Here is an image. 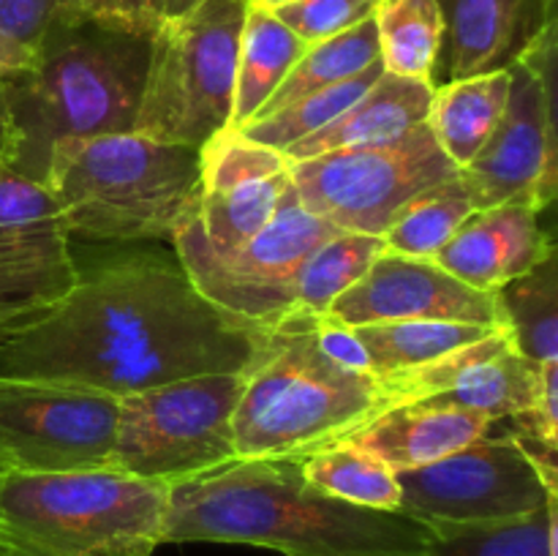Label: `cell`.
Segmentation results:
<instances>
[{
	"label": "cell",
	"instance_id": "6da1fadb",
	"mask_svg": "<svg viewBox=\"0 0 558 556\" xmlns=\"http://www.w3.org/2000/svg\"><path fill=\"white\" fill-rule=\"evenodd\" d=\"M270 333L213 305L178 254L120 251L80 267L58 303L0 333V379L123 398L199 374H245Z\"/></svg>",
	"mask_w": 558,
	"mask_h": 556
},
{
	"label": "cell",
	"instance_id": "7a4b0ae2",
	"mask_svg": "<svg viewBox=\"0 0 558 556\" xmlns=\"http://www.w3.org/2000/svg\"><path fill=\"white\" fill-rule=\"evenodd\" d=\"M163 543H240L287 556H428L430 527L325 494L300 461H232L169 485Z\"/></svg>",
	"mask_w": 558,
	"mask_h": 556
},
{
	"label": "cell",
	"instance_id": "3957f363",
	"mask_svg": "<svg viewBox=\"0 0 558 556\" xmlns=\"http://www.w3.org/2000/svg\"><path fill=\"white\" fill-rule=\"evenodd\" d=\"M156 27L90 11L54 20L31 63L0 82L9 129L3 167L44 183L65 142L134 131Z\"/></svg>",
	"mask_w": 558,
	"mask_h": 556
},
{
	"label": "cell",
	"instance_id": "277c9868",
	"mask_svg": "<svg viewBox=\"0 0 558 556\" xmlns=\"http://www.w3.org/2000/svg\"><path fill=\"white\" fill-rule=\"evenodd\" d=\"M311 314L283 316L245 371L232 418L240 461H303L385 412L379 379L322 352Z\"/></svg>",
	"mask_w": 558,
	"mask_h": 556
},
{
	"label": "cell",
	"instance_id": "5b68a950",
	"mask_svg": "<svg viewBox=\"0 0 558 556\" xmlns=\"http://www.w3.org/2000/svg\"><path fill=\"white\" fill-rule=\"evenodd\" d=\"M44 185L69 238L93 243L172 238L199 210V150L136 131L65 142L52 153Z\"/></svg>",
	"mask_w": 558,
	"mask_h": 556
},
{
	"label": "cell",
	"instance_id": "8992f818",
	"mask_svg": "<svg viewBox=\"0 0 558 556\" xmlns=\"http://www.w3.org/2000/svg\"><path fill=\"white\" fill-rule=\"evenodd\" d=\"M169 485L120 469L5 472L0 551L9 556H153Z\"/></svg>",
	"mask_w": 558,
	"mask_h": 556
},
{
	"label": "cell",
	"instance_id": "52a82bcc",
	"mask_svg": "<svg viewBox=\"0 0 558 556\" xmlns=\"http://www.w3.org/2000/svg\"><path fill=\"white\" fill-rule=\"evenodd\" d=\"M245 11V0H202L156 27L136 134L202 150L229 129Z\"/></svg>",
	"mask_w": 558,
	"mask_h": 556
},
{
	"label": "cell",
	"instance_id": "ba28073f",
	"mask_svg": "<svg viewBox=\"0 0 558 556\" xmlns=\"http://www.w3.org/2000/svg\"><path fill=\"white\" fill-rule=\"evenodd\" d=\"M245 374H199L118 398L112 469L174 485L238 461L232 418Z\"/></svg>",
	"mask_w": 558,
	"mask_h": 556
},
{
	"label": "cell",
	"instance_id": "9c48e42d",
	"mask_svg": "<svg viewBox=\"0 0 558 556\" xmlns=\"http://www.w3.org/2000/svg\"><path fill=\"white\" fill-rule=\"evenodd\" d=\"M336 232L289 185L270 221L229 254H216L207 245L196 213L174 229L172 243L194 287L213 305L238 319L276 327L283 316L294 314L298 276L305 259Z\"/></svg>",
	"mask_w": 558,
	"mask_h": 556
},
{
	"label": "cell",
	"instance_id": "30bf717a",
	"mask_svg": "<svg viewBox=\"0 0 558 556\" xmlns=\"http://www.w3.org/2000/svg\"><path fill=\"white\" fill-rule=\"evenodd\" d=\"M428 123L392 142L322 153L289 164L300 202L341 232L381 238L396 213L423 191L458 178Z\"/></svg>",
	"mask_w": 558,
	"mask_h": 556
},
{
	"label": "cell",
	"instance_id": "8fae6325",
	"mask_svg": "<svg viewBox=\"0 0 558 556\" xmlns=\"http://www.w3.org/2000/svg\"><path fill=\"white\" fill-rule=\"evenodd\" d=\"M461 178L477 210L518 202L539 213L556 200V27L510 65L505 112Z\"/></svg>",
	"mask_w": 558,
	"mask_h": 556
},
{
	"label": "cell",
	"instance_id": "7c38bea8",
	"mask_svg": "<svg viewBox=\"0 0 558 556\" xmlns=\"http://www.w3.org/2000/svg\"><path fill=\"white\" fill-rule=\"evenodd\" d=\"M396 478L401 485L398 512L425 523L505 521L556 501L523 447L510 434L490 436V431L439 461L396 472Z\"/></svg>",
	"mask_w": 558,
	"mask_h": 556
},
{
	"label": "cell",
	"instance_id": "4fadbf2b",
	"mask_svg": "<svg viewBox=\"0 0 558 556\" xmlns=\"http://www.w3.org/2000/svg\"><path fill=\"white\" fill-rule=\"evenodd\" d=\"M120 401L52 382L0 379V461L9 472L112 467Z\"/></svg>",
	"mask_w": 558,
	"mask_h": 556
},
{
	"label": "cell",
	"instance_id": "5bb4252c",
	"mask_svg": "<svg viewBox=\"0 0 558 556\" xmlns=\"http://www.w3.org/2000/svg\"><path fill=\"white\" fill-rule=\"evenodd\" d=\"M76 270L69 229L47 185L0 164V333L58 303Z\"/></svg>",
	"mask_w": 558,
	"mask_h": 556
},
{
	"label": "cell",
	"instance_id": "9a60e30c",
	"mask_svg": "<svg viewBox=\"0 0 558 556\" xmlns=\"http://www.w3.org/2000/svg\"><path fill=\"white\" fill-rule=\"evenodd\" d=\"M539 387L543 371L518 352L507 330L379 379L385 412L403 403H439L485 414L494 423L537 407Z\"/></svg>",
	"mask_w": 558,
	"mask_h": 556
},
{
	"label": "cell",
	"instance_id": "2e32d148",
	"mask_svg": "<svg viewBox=\"0 0 558 556\" xmlns=\"http://www.w3.org/2000/svg\"><path fill=\"white\" fill-rule=\"evenodd\" d=\"M199 216L207 245L229 254L254 238L292 185L289 161L278 150L223 129L199 150Z\"/></svg>",
	"mask_w": 558,
	"mask_h": 556
},
{
	"label": "cell",
	"instance_id": "e0dca14e",
	"mask_svg": "<svg viewBox=\"0 0 558 556\" xmlns=\"http://www.w3.org/2000/svg\"><path fill=\"white\" fill-rule=\"evenodd\" d=\"M349 327L379 322H472L501 327L496 292H477L430 259L385 251L327 311Z\"/></svg>",
	"mask_w": 558,
	"mask_h": 556
},
{
	"label": "cell",
	"instance_id": "ac0fdd59",
	"mask_svg": "<svg viewBox=\"0 0 558 556\" xmlns=\"http://www.w3.org/2000/svg\"><path fill=\"white\" fill-rule=\"evenodd\" d=\"M441 52L434 87L507 71L556 27V0H436Z\"/></svg>",
	"mask_w": 558,
	"mask_h": 556
},
{
	"label": "cell",
	"instance_id": "d6986e66",
	"mask_svg": "<svg viewBox=\"0 0 558 556\" xmlns=\"http://www.w3.org/2000/svg\"><path fill=\"white\" fill-rule=\"evenodd\" d=\"M494 420L485 414L439 403H403L376 414L338 442L379 458L392 472L425 467L485 436Z\"/></svg>",
	"mask_w": 558,
	"mask_h": 556
},
{
	"label": "cell",
	"instance_id": "ffe728a7",
	"mask_svg": "<svg viewBox=\"0 0 558 556\" xmlns=\"http://www.w3.org/2000/svg\"><path fill=\"white\" fill-rule=\"evenodd\" d=\"M434 82L398 76L385 71L357 101L316 134L294 142L281 153L289 164L322 156V153L368 147L392 142L428 120L434 101Z\"/></svg>",
	"mask_w": 558,
	"mask_h": 556
},
{
	"label": "cell",
	"instance_id": "44dd1931",
	"mask_svg": "<svg viewBox=\"0 0 558 556\" xmlns=\"http://www.w3.org/2000/svg\"><path fill=\"white\" fill-rule=\"evenodd\" d=\"M507 93H510V69L447 82L434 90L425 123L458 169L466 167L488 142L490 131L505 112Z\"/></svg>",
	"mask_w": 558,
	"mask_h": 556
},
{
	"label": "cell",
	"instance_id": "7402d4cb",
	"mask_svg": "<svg viewBox=\"0 0 558 556\" xmlns=\"http://www.w3.org/2000/svg\"><path fill=\"white\" fill-rule=\"evenodd\" d=\"M311 44L294 36L272 11L248 5L240 33L238 74H234V98L229 129H240L256 118L267 98L278 90L289 71L294 69Z\"/></svg>",
	"mask_w": 558,
	"mask_h": 556
},
{
	"label": "cell",
	"instance_id": "603a6c76",
	"mask_svg": "<svg viewBox=\"0 0 558 556\" xmlns=\"http://www.w3.org/2000/svg\"><path fill=\"white\" fill-rule=\"evenodd\" d=\"M496 330H505V327L441 319L379 322V325L354 327L360 343L365 347V354H368L371 374L376 379L445 358L456 349L494 336Z\"/></svg>",
	"mask_w": 558,
	"mask_h": 556
},
{
	"label": "cell",
	"instance_id": "cb8c5ba5",
	"mask_svg": "<svg viewBox=\"0 0 558 556\" xmlns=\"http://www.w3.org/2000/svg\"><path fill=\"white\" fill-rule=\"evenodd\" d=\"M499 319L518 352L539 365L558 360V256L550 251L537 267L496 289Z\"/></svg>",
	"mask_w": 558,
	"mask_h": 556
},
{
	"label": "cell",
	"instance_id": "d4e9b609",
	"mask_svg": "<svg viewBox=\"0 0 558 556\" xmlns=\"http://www.w3.org/2000/svg\"><path fill=\"white\" fill-rule=\"evenodd\" d=\"M374 63H379V38H376V25L374 16H371V20L360 22V25L349 27V31L327 38V41L311 44L303 58L287 74V80L256 112V118H265V114L278 112V109L289 107V104L300 101L311 93L352 80Z\"/></svg>",
	"mask_w": 558,
	"mask_h": 556
},
{
	"label": "cell",
	"instance_id": "484cf974",
	"mask_svg": "<svg viewBox=\"0 0 558 556\" xmlns=\"http://www.w3.org/2000/svg\"><path fill=\"white\" fill-rule=\"evenodd\" d=\"M428 527V556H556V501L505 521H434Z\"/></svg>",
	"mask_w": 558,
	"mask_h": 556
},
{
	"label": "cell",
	"instance_id": "4316f807",
	"mask_svg": "<svg viewBox=\"0 0 558 556\" xmlns=\"http://www.w3.org/2000/svg\"><path fill=\"white\" fill-rule=\"evenodd\" d=\"M374 25L385 71L434 82L445 33L436 0H379Z\"/></svg>",
	"mask_w": 558,
	"mask_h": 556
},
{
	"label": "cell",
	"instance_id": "83f0119b",
	"mask_svg": "<svg viewBox=\"0 0 558 556\" xmlns=\"http://www.w3.org/2000/svg\"><path fill=\"white\" fill-rule=\"evenodd\" d=\"M472 213H477L472 191L458 174V178L434 185V189L409 200L396 213L381 240L392 254L412 256V259H434L436 251L458 232V227Z\"/></svg>",
	"mask_w": 558,
	"mask_h": 556
},
{
	"label": "cell",
	"instance_id": "f1b7e54d",
	"mask_svg": "<svg viewBox=\"0 0 558 556\" xmlns=\"http://www.w3.org/2000/svg\"><path fill=\"white\" fill-rule=\"evenodd\" d=\"M385 251V240L376 238V234L341 232L338 229L305 259L298 276L294 311L325 316L330 305L347 289H352Z\"/></svg>",
	"mask_w": 558,
	"mask_h": 556
},
{
	"label": "cell",
	"instance_id": "f546056e",
	"mask_svg": "<svg viewBox=\"0 0 558 556\" xmlns=\"http://www.w3.org/2000/svg\"><path fill=\"white\" fill-rule=\"evenodd\" d=\"M300 472L311 485L352 505L371 510H398L401 505L396 472L349 442H332L325 450L303 458Z\"/></svg>",
	"mask_w": 558,
	"mask_h": 556
},
{
	"label": "cell",
	"instance_id": "4dcf8cb0",
	"mask_svg": "<svg viewBox=\"0 0 558 556\" xmlns=\"http://www.w3.org/2000/svg\"><path fill=\"white\" fill-rule=\"evenodd\" d=\"M385 74V65L374 63L371 69H365L363 74L352 76L347 82H338V85L325 87L319 93H311V96L300 98V101L289 104V107L278 109V112L265 114V118L248 120L245 125H240L243 136L259 142V145L270 147V150L283 153L287 147H292L294 142L305 140V136L316 134L319 129H325L330 120H336L343 109L352 107L371 85H374L379 76Z\"/></svg>",
	"mask_w": 558,
	"mask_h": 556
},
{
	"label": "cell",
	"instance_id": "1f68e13d",
	"mask_svg": "<svg viewBox=\"0 0 558 556\" xmlns=\"http://www.w3.org/2000/svg\"><path fill=\"white\" fill-rule=\"evenodd\" d=\"M430 262L477 292H496L505 283V254L488 210L472 213Z\"/></svg>",
	"mask_w": 558,
	"mask_h": 556
},
{
	"label": "cell",
	"instance_id": "d6a6232c",
	"mask_svg": "<svg viewBox=\"0 0 558 556\" xmlns=\"http://www.w3.org/2000/svg\"><path fill=\"white\" fill-rule=\"evenodd\" d=\"M488 216L501 240L505 281L523 276L532 267H537L550 251H556L554 240L539 227V213L534 207L505 202V205L488 207Z\"/></svg>",
	"mask_w": 558,
	"mask_h": 556
},
{
	"label": "cell",
	"instance_id": "836d02e7",
	"mask_svg": "<svg viewBox=\"0 0 558 556\" xmlns=\"http://www.w3.org/2000/svg\"><path fill=\"white\" fill-rule=\"evenodd\" d=\"M379 0H289L272 11L305 44H319L371 20Z\"/></svg>",
	"mask_w": 558,
	"mask_h": 556
},
{
	"label": "cell",
	"instance_id": "e575fe53",
	"mask_svg": "<svg viewBox=\"0 0 558 556\" xmlns=\"http://www.w3.org/2000/svg\"><path fill=\"white\" fill-rule=\"evenodd\" d=\"M69 11H82L76 0H0V31L25 49H36L47 27Z\"/></svg>",
	"mask_w": 558,
	"mask_h": 556
},
{
	"label": "cell",
	"instance_id": "d590c367",
	"mask_svg": "<svg viewBox=\"0 0 558 556\" xmlns=\"http://www.w3.org/2000/svg\"><path fill=\"white\" fill-rule=\"evenodd\" d=\"M314 336L319 341L322 352L330 360H336L338 365L349 371H360V374H371L368 354H365V347L360 343L354 327L343 325L336 316L325 314L314 319Z\"/></svg>",
	"mask_w": 558,
	"mask_h": 556
},
{
	"label": "cell",
	"instance_id": "8d00e7d4",
	"mask_svg": "<svg viewBox=\"0 0 558 556\" xmlns=\"http://www.w3.org/2000/svg\"><path fill=\"white\" fill-rule=\"evenodd\" d=\"M82 11L118 20L136 22V25H161V0H76Z\"/></svg>",
	"mask_w": 558,
	"mask_h": 556
},
{
	"label": "cell",
	"instance_id": "74e56055",
	"mask_svg": "<svg viewBox=\"0 0 558 556\" xmlns=\"http://www.w3.org/2000/svg\"><path fill=\"white\" fill-rule=\"evenodd\" d=\"M31 49H25L22 44H16L14 38H9L0 31V82H3L5 76L14 74V71L25 69V65L31 63Z\"/></svg>",
	"mask_w": 558,
	"mask_h": 556
},
{
	"label": "cell",
	"instance_id": "f35d334b",
	"mask_svg": "<svg viewBox=\"0 0 558 556\" xmlns=\"http://www.w3.org/2000/svg\"><path fill=\"white\" fill-rule=\"evenodd\" d=\"M202 0H161V22H174L191 14Z\"/></svg>",
	"mask_w": 558,
	"mask_h": 556
},
{
	"label": "cell",
	"instance_id": "ab89813d",
	"mask_svg": "<svg viewBox=\"0 0 558 556\" xmlns=\"http://www.w3.org/2000/svg\"><path fill=\"white\" fill-rule=\"evenodd\" d=\"M5 147H9V129H5V104L0 93V164H5Z\"/></svg>",
	"mask_w": 558,
	"mask_h": 556
},
{
	"label": "cell",
	"instance_id": "60d3db41",
	"mask_svg": "<svg viewBox=\"0 0 558 556\" xmlns=\"http://www.w3.org/2000/svg\"><path fill=\"white\" fill-rule=\"evenodd\" d=\"M248 5H256V9H276V5L289 3V0H245Z\"/></svg>",
	"mask_w": 558,
	"mask_h": 556
},
{
	"label": "cell",
	"instance_id": "b9f144b4",
	"mask_svg": "<svg viewBox=\"0 0 558 556\" xmlns=\"http://www.w3.org/2000/svg\"><path fill=\"white\" fill-rule=\"evenodd\" d=\"M5 472H9V467H5V463L3 461H0V478H3V474Z\"/></svg>",
	"mask_w": 558,
	"mask_h": 556
},
{
	"label": "cell",
	"instance_id": "7bdbcfd3",
	"mask_svg": "<svg viewBox=\"0 0 558 556\" xmlns=\"http://www.w3.org/2000/svg\"><path fill=\"white\" fill-rule=\"evenodd\" d=\"M0 556H9V554H3V551H0Z\"/></svg>",
	"mask_w": 558,
	"mask_h": 556
}]
</instances>
